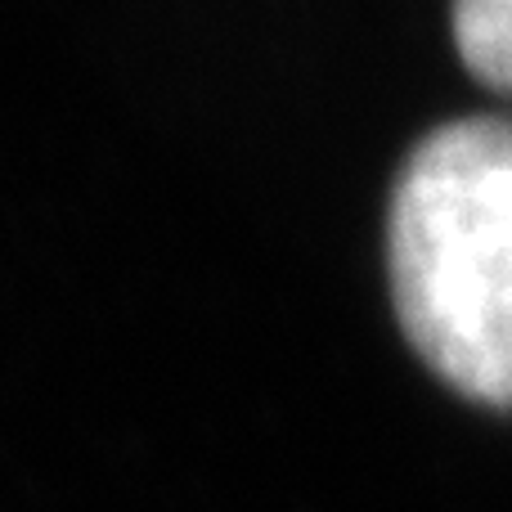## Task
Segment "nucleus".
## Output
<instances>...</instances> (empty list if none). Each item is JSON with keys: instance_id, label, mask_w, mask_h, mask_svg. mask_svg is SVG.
<instances>
[{"instance_id": "1", "label": "nucleus", "mask_w": 512, "mask_h": 512, "mask_svg": "<svg viewBox=\"0 0 512 512\" xmlns=\"http://www.w3.org/2000/svg\"><path fill=\"white\" fill-rule=\"evenodd\" d=\"M387 270L427 369L512 409V117H454L414 144L387 207Z\"/></svg>"}, {"instance_id": "2", "label": "nucleus", "mask_w": 512, "mask_h": 512, "mask_svg": "<svg viewBox=\"0 0 512 512\" xmlns=\"http://www.w3.org/2000/svg\"><path fill=\"white\" fill-rule=\"evenodd\" d=\"M450 27L472 77L512 95V0H463L450 9Z\"/></svg>"}]
</instances>
